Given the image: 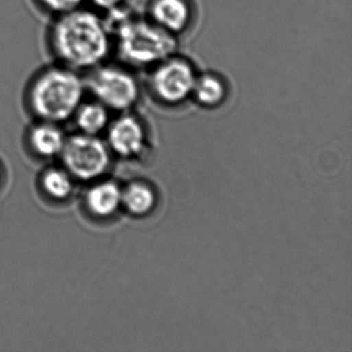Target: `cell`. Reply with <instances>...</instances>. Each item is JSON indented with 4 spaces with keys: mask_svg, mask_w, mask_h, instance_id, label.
<instances>
[{
    "mask_svg": "<svg viewBox=\"0 0 352 352\" xmlns=\"http://www.w3.org/2000/svg\"><path fill=\"white\" fill-rule=\"evenodd\" d=\"M46 44L53 61L78 73H89L108 63L113 38L104 16L83 7L52 18Z\"/></svg>",
    "mask_w": 352,
    "mask_h": 352,
    "instance_id": "1",
    "label": "cell"
},
{
    "mask_svg": "<svg viewBox=\"0 0 352 352\" xmlns=\"http://www.w3.org/2000/svg\"><path fill=\"white\" fill-rule=\"evenodd\" d=\"M85 75L53 61L38 69L24 88V104L40 121L60 123L73 118L87 98Z\"/></svg>",
    "mask_w": 352,
    "mask_h": 352,
    "instance_id": "2",
    "label": "cell"
},
{
    "mask_svg": "<svg viewBox=\"0 0 352 352\" xmlns=\"http://www.w3.org/2000/svg\"><path fill=\"white\" fill-rule=\"evenodd\" d=\"M113 38V53L129 67H148L174 54L175 36L150 20L135 17L126 8L104 16Z\"/></svg>",
    "mask_w": 352,
    "mask_h": 352,
    "instance_id": "3",
    "label": "cell"
},
{
    "mask_svg": "<svg viewBox=\"0 0 352 352\" xmlns=\"http://www.w3.org/2000/svg\"><path fill=\"white\" fill-rule=\"evenodd\" d=\"M88 96L110 111L125 112L141 96L137 78L124 65L106 63L85 75Z\"/></svg>",
    "mask_w": 352,
    "mask_h": 352,
    "instance_id": "4",
    "label": "cell"
},
{
    "mask_svg": "<svg viewBox=\"0 0 352 352\" xmlns=\"http://www.w3.org/2000/svg\"><path fill=\"white\" fill-rule=\"evenodd\" d=\"M197 78L189 61L172 55L155 65L150 76V90L164 104H178L192 96Z\"/></svg>",
    "mask_w": 352,
    "mask_h": 352,
    "instance_id": "5",
    "label": "cell"
},
{
    "mask_svg": "<svg viewBox=\"0 0 352 352\" xmlns=\"http://www.w3.org/2000/svg\"><path fill=\"white\" fill-rule=\"evenodd\" d=\"M63 151L69 170L83 180L100 176L108 166V152L96 135L73 137L65 142Z\"/></svg>",
    "mask_w": 352,
    "mask_h": 352,
    "instance_id": "6",
    "label": "cell"
},
{
    "mask_svg": "<svg viewBox=\"0 0 352 352\" xmlns=\"http://www.w3.org/2000/svg\"><path fill=\"white\" fill-rule=\"evenodd\" d=\"M149 14L150 21L173 36L184 32L192 16L187 0H152Z\"/></svg>",
    "mask_w": 352,
    "mask_h": 352,
    "instance_id": "7",
    "label": "cell"
},
{
    "mask_svg": "<svg viewBox=\"0 0 352 352\" xmlns=\"http://www.w3.org/2000/svg\"><path fill=\"white\" fill-rule=\"evenodd\" d=\"M109 140L113 149L121 155H133L143 147V127L137 118L124 115L111 125Z\"/></svg>",
    "mask_w": 352,
    "mask_h": 352,
    "instance_id": "8",
    "label": "cell"
},
{
    "mask_svg": "<svg viewBox=\"0 0 352 352\" xmlns=\"http://www.w3.org/2000/svg\"><path fill=\"white\" fill-rule=\"evenodd\" d=\"M109 112L110 110L98 100L86 98L76 111L73 118L76 119L78 127L84 135H96L108 125Z\"/></svg>",
    "mask_w": 352,
    "mask_h": 352,
    "instance_id": "9",
    "label": "cell"
},
{
    "mask_svg": "<svg viewBox=\"0 0 352 352\" xmlns=\"http://www.w3.org/2000/svg\"><path fill=\"white\" fill-rule=\"evenodd\" d=\"M30 142L36 152L45 156H52L63 151L65 137L56 123L41 121L30 131Z\"/></svg>",
    "mask_w": 352,
    "mask_h": 352,
    "instance_id": "10",
    "label": "cell"
},
{
    "mask_svg": "<svg viewBox=\"0 0 352 352\" xmlns=\"http://www.w3.org/2000/svg\"><path fill=\"white\" fill-rule=\"evenodd\" d=\"M192 96L197 102L209 108L219 106L228 96V88L221 78L213 74L197 76Z\"/></svg>",
    "mask_w": 352,
    "mask_h": 352,
    "instance_id": "11",
    "label": "cell"
},
{
    "mask_svg": "<svg viewBox=\"0 0 352 352\" xmlns=\"http://www.w3.org/2000/svg\"><path fill=\"white\" fill-rule=\"evenodd\" d=\"M121 201L118 187L113 183L98 185L89 191L87 203L96 215L109 216L114 213Z\"/></svg>",
    "mask_w": 352,
    "mask_h": 352,
    "instance_id": "12",
    "label": "cell"
},
{
    "mask_svg": "<svg viewBox=\"0 0 352 352\" xmlns=\"http://www.w3.org/2000/svg\"><path fill=\"white\" fill-rule=\"evenodd\" d=\"M125 205L135 214H145L151 209L154 203L152 191L144 185L135 184L129 187L124 193Z\"/></svg>",
    "mask_w": 352,
    "mask_h": 352,
    "instance_id": "13",
    "label": "cell"
},
{
    "mask_svg": "<svg viewBox=\"0 0 352 352\" xmlns=\"http://www.w3.org/2000/svg\"><path fill=\"white\" fill-rule=\"evenodd\" d=\"M34 5L51 18L87 7V0H32Z\"/></svg>",
    "mask_w": 352,
    "mask_h": 352,
    "instance_id": "14",
    "label": "cell"
},
{
    "mask_svg": "<svg viewBox=\"0 0 352 352\" xmlns=\"http://www.w3.org/2000/svg\"><path fill=\"white\" fill-rule=\"evenodd\" d=\"M47 192L56 199H65L72 191V182L67 174L60 170H51L44 178Z\"/></svg>",
    "mask_w": 352,
    "mask_h": 352,
    "instance_id": "15",
    "label": "cell"
},
{
    "mask_svg": "<svg viewBox=\"0 0 352 352\" xmlns=\"http://www.w3.org/2000/svg\"><path fill=\"white\" fill-rule=\"evenodd\" d=\"M127 0H87V7L106 16L113 12L123 9L126 5Z\"/></svg>",
    "mask_w": 352,
    "mask_h": 352,
    "instance_id": "16",
    "label": "cell"
}]
</instances>
